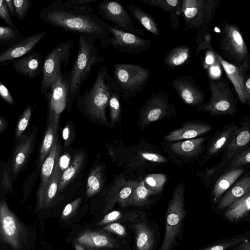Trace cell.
Returning a JSON list of instances; mask_svg holds the SVG:
<instances>
[{
  "instance_id": "cell-1",
  "label": "cell",
  "mask_w": 250,
  "mask_h": 250,
  "mask_svg": "<svg viewBox=\"0 0 250 250\" xmlns=\"http://www.w3.org/2000/svg\"><path fill=\"white\" fill-rule=\"evenodd\" d=\"M40 17L50 25L101 42L110 35L109 24L94 13L91 5L79 7L56 0L42 9Z\"/></svg>"
},
{
  "instance_id": "cell-2",
  "label": "cell",
  "mask_w": 250,
  "mask_h": 250,
  "mask_svg": "<svg viewBox=\"0 0 250 250\" xmlns=\"http://www.w3.org/2000/svg\"><path fill=\"white\" fill-rule=\"evenodd\" d=\"M95 41L90 38L78 36L77 56L68 75L69 94L67 105L68 106L71 105L80 93L93 66L105 60L104 57L100 55Z\"/></svg>"
},
{
  "instance_id": "cell-3",
  "label": "cell",
  "mask_w": 250,
  "mask_h": 250,
  "mask_svg": "<svg viewBox=\"0 0 250 250\" xmlns=\"http://www.w3.org/2000/svg\"><path fill=\"white\" fill-rule=\"evenodd\" d=\"M115 86L107 68L103 65L100 68L92 86L88 89L86 88L83 93L77 97V103L80 108L91 118L105 122V109Z\"/></svg>"
},
{
  "instance_id": "cell-4",
  "label": "cell",
  "mask_w": 250,
  "mask_h": 250,
  "mask_svg": "<svg viewBox=\"0 0 250 250\" xmlns=\"http://www.w3.org/2000/svg\"><path fill=\"white\" fill-rule=\"evenodd\" d=\"M112 78L125 101L143 91L150 70L137 64L118 63L113 65Z\"/></svg>"
},
{
  "instance_id": "cell-5",
  "label": "cell",
  "mask_w": 250,
  "mask_h": 250,
  "mask_svg": "<svg viewBox=\"0 0 250 250\" xmlns=\"http://www.w3.org/2000/svg\"><path fill=\"white\" fill-rule=\"evenodd\" d=\"M208 84L211 93L210 99L208 102L197 106V110L213 116L235 114L238 111L237 100L234 96L229 81L225 79L210 80Z\"/></svg>"
},
{
  "instance_id": "cell-6",
  "label": "cell",
  "mask_w": 250,
  "mask_h": 250,
  "mask_svg": "<svg viewBox=\"0 0 250 250\" xmlns=\"http://www.w3.org/2000/svg\"><path fill=\"white\" fill-rule=\"evenodd\" d=\"M218 48L221 56L229 62L243 66L250 55L247 46L237 26L232 23L224 22L220 26Z\"/></svg>"
},
{
  "instance_id": "cell-7",
  "label": "cell",
  "mask_w": 250,
  "mask_h": 250,
  "mask_svg": "<svg viewBox=\"0 0 250 250\" xmlns=\"http://www.w3.org/2000/svg\"><path fill=\"white\" fill-rule=\"evenodd\" d=\"M184 182L178 184L174 190L169 201L166 216L165 233L160 250H170L180 232L186 215Z\"/></svg>"
},
{
  "instance_id": "cell-8",
  "label": "cell",
  "mask_w": 250,
  "mask_h": 250,
  "mask_svg": "<svg viewBox=\"0 0 250 250\" xmlns=\"http://www.w3.org/2000/svg\"><path fill=\"white\" fill-rule=\"evenodd\" d=\"M73 42L67 40L56 45L45 58L42 63L41 92L45 94L58 73L67 64L72 51Z\"/></svg>"
},
{
  "instance_id": "cell-9",
  "label": "cell",
  "mask_w": 250,
  "mask_h": 250,
  "mask_svg": "<svg viewBox=\"0 0 250 250\" xmlns=\"http://www.w3.org/2000/svg\"><path fill=\"white\" fill-rule=\"evenodd\" d=\"M221 0H182V14L186 29L208 26Z\"/></svg>"
},
{
  "instance_id": "cell-10",
  "label": "cell",
  "mask_w": 250,
  "mask_h": 250,
  "mask_svg": "<svg viewBox=\"0 0 250 250\" xmlns=\"http://www.w3.org/2000/svg\"><path fill=\"white\" fill-rule=\"evenodd\" d=\"M27 229L4 201L0 202V239L13 249H22L26 242Z\"/></svg>"
},
{
  "instance_id": "cell-11",
  "label": "cell",
  "mask_w": 250,
  "mask_h": 250,
  "mask_svg": "<svg viewBox=\"0 0 250 250\" xmlns=\"http://www.w3.org/2000/svg\"><path fill=\"white\" fill-rule=\"evenodd\" d=\"M108 28L109 36L101 42L103 48L111 46L120 52L133 55L148 50L151 45L150 39L121 30L113 25L109 24Z\"/></svg>"
},
{
  "instance_id": "cell-12",
  "label": "cell",
  "mask_w": 250,
  "mask_h": 250,
  "mask_svg": "<svg viewBox=\"0 0 250 250\" xmlns=\"http://www.w3.org/2000/svg\"><path fill=\"white\" fill-rule=\"evenodd\" d=\"M97 13L121 30L145 36L143 29L136 28L130 14L120 2L110 0L102 1L98 4Z\"/></svg>"
},
{
  "instance_id": "cell-13",
  "label": "cell",
  "mask_w": 250,
  "mask_h": 250,
  "mask_svg": "<svg viewBox=\"0 0 250 250\" xmlns=\"http://www.w3.org/2000/svg\"><path fill=\"white\" fill-rule=\"evenodd\" d=\"M175 113L176 109L169 101L167 95L160 91L153 93L146 101L140 111V120L141 125L146 126Z\"/></svg>"
},
{
  "instance_id": "cell-14",
  "label": "cell",
  "mask_w": 250,
  "mask_h": 250,
  "mask_svg": "<svg viewBox=\"0 0 250 250\" xmlns=\"http://www.w3.org/2000/svg\"><path fill=\"white\" fill-rule=\"evenodd\" d=\"M68 94V75L65 72L60 71L45 94L48 102V113L59 118L67 105Z\"/></svg>"
},
{
  "instance_id": "cell-15",
  "label": "cell",
  "mask_w": 250,
  "mask_h": 250,
  "mask_svg": "<svg viewBox=\"0 0 250 250\" xmlns=\"http://www.w3.org/2000/svg\"><path fill=\"white\" fill-rule=\"evenodd\" d=\"M171 85L187 104L197 107L204 104L205 96L192 77L179 75L173 80Z\"/></svg>"
},
{
  "instance_id": "cell-16",
  "label": "cell",
  "mask_w": 250,
  "mask_h": 250,
  "mask_svg": "<svg viewBox=\"0 0 250 250\" xmlns=\"http://www.w3.org/2000/svg\"><path fill=\"white\" fill-rule=\"evenodd\" d=\"M46 35L45 31L32 34L13 43L0 53V64L28 54Z\"/></svg>"
},
{
  "instance_id": "cell-17",
  "label": "cell",
  "mask_w": 250,
  "mask_h": 250,
  "mask_svg": "<svg viewBox=\"0 0 250 250\" xmlns=\"http://www.w3.org/2000/svg\"><path fill=\"white\" fill-rule=\"evenodd\" d=\"M250 118L247 116L244 117L240 126L226 148L225 153L218 164L221 167L228 165L235 155L250 146Z\"/></svg>"
},
{
  "instance_id": "cell-18",
  "label": "cell",
  "mask_w": 250,
  "mask_h": 250,
  "mask_svg": "<svg viewBox=\"0 0 250 250\" xmlns=\"http://www.w3.org/2000/svg\"><path fill=\"white\" fill-rule=\"evenodd\" d=\"M212 129V126L205 121H191L182 124L181 127L166 135L164 139L168 142L197 138Z\"/></svg>"
},
{
  "instance_id": "cell-19",
  "label": "cell",
  "mask_w": 250,
  "mask_h": 250,
  "mask_svg": "<svg viewBox=\"0 0 250 250\" xmlns=\"http://www.w3.org/2000/svg\"><path fill=\"white\" fill-rule=\"evenodd\" d=\"M239 128L234 123L225 126L222 130L214 134L208 145L205 155L202 157L201 163L204 164L226 149Z\"/></svg>"
},
{
  "instance_id": "cell-20",
  "label": "cell",
  "mask_w": 250,
  "mask_h": 250,
  "mask_svg": "<svg viewBox=\"0 0 250 250\" xmlns=\"http://www.w3.org/2000/svg\"><path fill=\"white\" fill-rule=\"evenodd\" d=\"M216 58L232 83L240 102L246 104L244 81L246 75L243 66L234 65L224 59L216 52Z\"/></svg>"
},
{
  "instance_id": "cell-21",
  "label": "cell",
  "mask_w": 250,
  "mask_h": 250,
  "mask_svg": "<svg viewBox=\"0 0 250 250\" xmlns=\"http://www.w3.org/2000/svg\"><path fill=\"white\" fill-rule=\"evenodd\" d=\"M42 54L33 52L14 61L12 67L17 72L34 78L42 72Z\"/></svg>"
},
{
  "instance_id": "cell-22",
  "label": "cell",
  "mask_w": 250,
  "mask_h": 250,
  "mask_svg": "<svg viewBox=\"0 0 250 250\" xmlns=\"http://www.w3.org/2000/svg\"><path fill=\"white\" fill-rule=\"evenodd\" d=\"M77 242L83 247L88 248H116L119 245L113 238L102 232L88 230L80 234Z\"/></svg>"
},
{
  "instance_id": "cell-23",
  "label": "cell",
  "mask_w": 250,
  "mask_h": 250,
  "mask_svg": "<svg viewBox=\"0 0 250 250\" xmlns=\"http://www.w3.org/2000/svg\"><path fill=\"white\" fill-rule=\"evenodd\" d=\"M208 138L207 136L201 137L173 142L168 145V147L180 156L187 158L196 157L203 151Z\"/></svg>"
},
{
  "instance_id": "cell-24",
  "label": "cell",
  "mask_w": 250,
  "mask_h": 250,
  "mask_svg": "<svg viewBox=\"0 0 250 250\" xmlns=\"http://www.w3.org/2000/svg\"><path fill=\"white\" fill-rule=\"evenodd\" d=\"M56 161L53 171L41 197L37 200L36 208L39 211L48 208L55 199L59 189L62 172Z\"/></svg>"
},
{
  "instance_id": "cell-25",
  "label": "cell",
  "mask_w": 250,
  "mask_h": 250,
  "mask_svg": "<svg viewBox=\"0 0 250 250\" xmlns=\"http://www.w3.org/2000/svg\"><path fill=\"white\" fill-rule=\"evenodd\" d=\"M223 196L218 204V208L224 209L229 207L236 201L250 192V174L245 175L235 182Z\"/></svg>"
},
{
  "instance_id": "cell-26",
  "label": "cell",
  "mask_w": 250,
  "mask_h": 250,
  "mask_svg": "<svg viewBox=\"0 0 250 250\" xmlns=\"http://www.w3.org/2000/svg\"><path fill=\"white\" fill-rule=\"evenodd\" d=\"M37 130L22 138L14 152L12 169L17 174L27 161L31 152Z\"/></svg>"
},
{
  "instance_id": "cell-27",
  "label": "cell",
  "mask_w": 250,
  "mask_h": 250,
  "mask_svg": "<svg viewBox=\"0 0 250 250\" xmlns=\"http://www.w3.org/2000/svg\"><path fill=\"white\" fill-rule=\"evenodd\" d=\"M141 2L159 8L168 12L170 15V26L173 29H176L179 26V17L182 14L181 0H139Z\"/></svg>"
},
{
  "instance_id": "cell-28",
  "label": "cell",
  "mask_w": 250,
  "mask_h": 250,
  "mask_svg": "<svg viewBox=\"0 0 250 250\" xmlns=\"http://www.w3.org/2000/svg\"><path fill=\"white\" fill-rule=\"evenodd\" d=\"M59 119V118L55 115L48 113L47 127L40 149L39 161V167L42 166L54 143L58 141L57 130Z\"/></svg>"
},
{
  "instance_id": "cell-29",
  "label": "cell",
  "mask_w": 250,
  "mask_h": 250,
  "mask_svg": "<svg viewBox=\"0 0 250 250\" xmlns=\"http://www.w3.org/2000/svg\"><path fill=\"white\" fill-rule=\"evenodd\" d=\"M60 151V146L56 141L42 165L41 182L37 192V200H38L41 197L47 183L51 176L56 162L59 158Z\"/></svg>"
},
{
  "instance_id": "cell-30",
  "label": "cell",
  "mask_w": 250,
  "mask_h": 250,
  "mask_svg": "<svg viewBox=\"0 0 250 250\" xmlns=\"http://www.w3.org/2000/svg\"><path fill=\"white\" fill-rule=\"evenodd\" d=\"M127 8L134 19L148 31L155 36L160 34L158 24L151 15L133 3L128 4Z\"/></svg>"
},
{
  "instance_id": "cell-31",
  "label": "cell",
  "mask_w": 250,
  "mask_h": 250,
  "mask_svg": "<svg viewBox=\"0 0 250 250\" xmlns=\"http://www.w3.org/2000/svg\"><path fill=\"white\" fill-rule=\"evenodd\" d=\"M242 167L226 171L217 180L213 189V198L216 202L238 179L244 172Z\"/></svg>"
},
{
  "instance_id": "cell-32",
  "label": "cell",
  "mask_w": 250,
  "mask_h": 250,
  "mask_svg": "<svg viewBox=\"0 0 250 250\" xmlns=\"http://www.w3.org/2000/svg\"><path fill=\"white\" fill-rule=\"evenodd\" d=\"M190 48L187 45H180L169 50L164 58V64L169 69L181 66L190 58Z\"/></svg>"
},
{
  "instance_id": "cell-33",
  "label": "cell",
  "mask_w": 250,
  "mask_h": 250,
  "mask_svg": "<svg viewBox=\"0 0 250 250\" xmlns=\"http://www.w3.org/2000/svg\"><path fill=\"white\" fill-rule=\"evenodd\" d=\"M135 232L137 250H152L154 243V233L145 222L133 225Z\"/></svg>"
},
{
  "instance_id": "cell-34",
  "label": "cell",
  "mask_w": 250,
  "mask_h": 250,
  "mask_svg": "<svg viewBox=\"0 0 250 250\" xmlns=\"http://www.w3.org/2000/svg\"><path fill=\"white\" fill-rule=\"evenodd\" d=\"M250 208V192H249L229 206L226 216L231 221H236L246 215Z\"/></svg>"
},
{
  "instance_id": "cell-35",
  "label": "cell",
  "mask_w": 250,
  "mask_h": 250,
  "mask_svg": "<svg viewBox=\"0 0 250 250\" xmlns=\"http://www.w3.org/2000/svg\"><path fill=\"white\" fill-rule=\"evenodd\" d=\"M83 160L84 155L83 153H77L74 156L72 163L62 174L59 191L62 190L73 179L82 167Z\"/></svg>"
},
{
  "instance_id": "cell-36",
  "label": "cell",
  "mask_w": 250,
  "mask_h": 250,
  "mask_svg": "<svg viewBox=\"0 0 250 250\" xmlns=\"http://www.w3.org/2000/svg\"><path fill=\"white\" fill-rule=\"evenodd\" d=\"M154 195L153 192L146 188L143 180L132 191L126 202V207L129 205L142 206L146 205L150 196Z\"/></svg>"
},
{
  "instance_id": "cell-37",
  "label": "cell",
  "mask_w": 250,
  "mask_h": 250,
  "mask_svg": "<svg viewBox=\"0 0 250 250\" xmlns=\"http://www.w3.org/2000/svg\"><path fill=\"white\" fill-rule=\"evenodd\" d=\"M100 166L95 167L90 172L87 180L86 187V195L91 197L97 194L102 186V170Z\"/></svg>"
},
{
  "instance_id": "cell-38",
  "label": "cell",
  "mask_w": 250,
  "mask_h": 250,
  "mask_svg": "<svg viewBox=\"0 0 250 250\" xmlns=\"http://www.w3.org/2000/svg\"><path fill=\"white\" fill-rule=\"evenodd\" d=\"M167 179V176L164 174L152 173L147 175L143 181L146 188L156 194L163 190Z\"/></svg>"
},
{
  "instance_id": "cell-39",
  "label": "cell",
  "mask_w": 250,
  "mask_h": 250,
  "mask_svg": "<svg viewBox=\"0 0 250 250\" xmlns=\"http://www.w3.org/2000/svg\"><path fill=\"white\" fill-rule=\"evenodd\" d=\"M21 38L16 26H0V47L14 43Z\"/></svg>"
},
{
  "instance_id": "cell-40",
  "label": "cell",
  "mask_w": 250,
  "mask_h": 250,
  "mask_svg": "<svg viewBox=\"0 0 250 250\" xmlns=\"http://www.w3.org/2000/svg\"><path fill=\"white\" fill-rule=\"evenodd\" d=\"M120 93L116 86L113 89L108 105L110 110V117L112 123L119 120L121 114Z\"/></svg>"
},
{
  "instance_id": "cell-41",
  "label": "cell",
  "mask_w": 250,
  "mask_h": 250,
  "mask_svg": "<svg viewBox=\"0 0 250 250\" xmlns=\"http://www.w3.org/2000/svg\"><path fill=\"white\" fill-rule=\"evenodd\" d=\"M139 182L138 180L125 181L119 189L115 203L118 202L122 207H125L127 199Z\"/></svg>"
},
{
  "instance_id": "cell-42",
  "label": "cell",
  "mask_w": 250,
  "mask_h": 250,
  "mask_svg": "<svg viewBox=\"0 0 250 250\" xmlns=\"http://www.w3.org/2000/svg\"><path fill=\"white\" fill-rule=\"evenodd\" d=\"M197 46L196 49V56L201 50H210L213 49L211 46V35L209 33L208 26L200 29L196 40Z\"/></svg>"
},
{
  "instance_id": "cell-43",
  "label": "cell",
  "mask_w": 250,
  "mask_h": 250,
  "mask_svg": "<svg viewBox=\"0 0 250 250\" xmlns=\"http://www.w3.org/2000/svg\"><path fill=\"white\" fill-rule=\"evenodd\" d=\"M250 147H248L241 152L235 155L227 165L226 171H229L242 166L250 164Z\"/></svg>"
},
{
  "instance_id": "cell-44",
  "label": "cell",
  "mask_w": 250,
  "mask_h": 250,
  "mask_svg": "<svg viewBox=\"0 0 250 250\" xmlns=\"http://www.w3.org/2000/svg\"><path fill=\"white\" fill-rule=\"evenodd\" d=\"M125 181V180L124 177H119L111 187L106 197V203L104 211V213L111 209L114 206L115 198L120 188Z\"/></svg>"
},
{
  "instance_id": "cell-45",
  "label": "cell",
  "mask_w": 250,
  "mask_h": 250,
  "mask_svg": "<svg viewBox=\"0 0 250 250\" xmlns=\"http://www.w3.org/2000/svg\"><path fill=\"white\" fill-rule=\"evenodd\" d=\"M32 114V106L28 105L24 109L18 123L16 136L17 138L21 137L28 126Z\"/></svg>"
},
{
  "instance_id": "cell-46",
  "label": "cell",
  "mask_w": 250,
  "mask_h": 250,
  "mask_svg": "<svg viewBox=\"0 0 250 250\" xmlns=\"http://www.w3.org/2000/svg\"><path fill=\"white\" fill-rule=\"evenodd\" d=\"M15 13L19 20H23L27 16L29 9L31 6L30 0H13Z\"/></svg>"
},
{
  "instance_id": "cell-47",
  "label": "cell",
  "mask_w": 250,
  "mask_h": 250,
  "mask_svg": "<svg viewBox=\"0 0 250 250\" xmlns=\"http://www.w3.org/2000/svg\"><path fill=\"white\" fill-rule=\"evenodd\" d=\"M82 201V197H79L71 203L68 204L63 208L61 219L63 220L70 218L78 208Z\"/></svg>"
},
{
  "instance_id": "cell-48",
  "label": "cell",
  "mask_w": 250,
  "mask_h": 250,
  "mask_svg": "<svg viewBox=\"0 0 250 250\" xmlns=\"http://www.w3.org/2000/svg\"><path fill=\"white\" fill-rule=\"evenodd\" d=\"M103 229L108 232H112L119 236L124 237L126 235L125 227L119 223L113 222L106 225Z\"/></svg>"
},
{
  "instance_id": "cell-49",
  "label": "cell",
  "mask_w": 250,
  "mask_h": 250,
  "mask_svg": "<svg viewBox=\"0 0 250 250\" xmlns=\"http://www.w3.org/2000/svg\"><path fill=\"white\" fill-rule=\"evenodd\" d=\"M122 217L121 211L114 210L106 214L103 218L98 222L97 225L103 226L114 222Z\"/></svg>"
},
{
  "instance_id": "cell-50",
  "label": "cell",
  "mask_w": 250,
  "mask_h": 250,
  "mask_svg": "<svg viewBox=\"0 0 250 250\" xmlns=\"http://www.w3.org/2000/svg\"><path fill=\"white\" fill-rule=\"evenodd\" d=\"M242 238H235L228 242L219 243L201 250H225L239 242H242Z\"/></svg>"
},
{
  "instance_id": "cell-51",
  "label": "cell",
  "mask_w": 250,
  "mask_h": 250,
  "mask_svg": "<svg viewBox=\"0 0 250 250\" xmlns=\"http://www.w3.org/2000/svg\"><path fill=\"white\" fill-rule=\"evenodd\" d=\"M0 20L9 26H15L10 17L4 0H0Z\"/></svg>"
},
{
  "instance_id": "cell-52",
  "label": "cell",
  "mask_w": 250,
  "mask_h": 250,
  "mask_svg": "<svg viewBox=\"0 0 250 250\" xmlns=\"http://www.w3.org/2000/svg\"><path fill=\"white\" fill-rule=\"evenodd\" d=\"M0 97L6 102L14 104V101L12 96L6 86L0 81Z\"/></svg>"
},
{
  "instance_id": "cell-53",
  "label": "cell",
  "mask_w": 250,
  "mask_h": 250,
  "mask_svg": "<svg viewBox=\"0 0 250 250\" xmlns=\"http://www.w3.org/2000/svg\"><path fill=\"white\" fill-rule=\"evenodd\" d=\"M96 1L97 0H67L65 2L74 6L83 7L90 6L92 3Z\"/></svg>"
},
{
  "instance_id": "cell-54",
  "label": "cell",
  "mask_w": 250,
  "mask_h": 250,
  "mask_svg": "<svg viewBox=\"0 0 250 250\" xmlns=\"http://www.w3.org/2000/svg\"><path fill=\"white\" fill-rule=\"evenodd\" d=\"M244 90L246 98V104L248 106L250 104V76L249 74H247L244 81Z\"/></svg>"
},
{
  "instance_id": "cell-55",
  "label": "cell",
  "mask_w": 250,
  "mask_h": 250,
  "mask_svg": "<svg viewBox=\"0 0 250 250\" xmlns=\"http://www.w3.org/2000/svg\"><path fill=\"white\" fill-rule=\"evenodd\" d=\"M70 161V157L67 154H65L61 156L60 158L58 160V164L62 171V173L64 170H65L69 166Z\"/></svg>"
},
{
  "instance_id": "cell-56",
  "label": "cell",
  "mask_w": 250,
  "mask_h": 250,
  "mask_svg": "<svg viewBox=\"0 0 250 250\" xmlns=\"http://www.w3.org/2000/svg\"><path fill=\"white\" fill-rule=\"evenodd\" d=\"M2 184L7 188L11 189V184L10 177L7 171H5L2 175Z\"/></svg>"
},
{
  "instance_id": "cell-57",
  "label": "cell",
  "mask_w": 250,
  "mask_h": 250,
  "mask_svg": "<svg viewBox=\"0 0 250 250\" xmlns=\"http://www.w3.org/2000/svg\"><path fill=\"white\" fill-rule=\"evenodd\" d=\"M4 1L9 14H11L12 16H15V9L13 0H4Z\"/></svg>"
},
{
  "instance_id": "cell-58",
  "label": "cell",
  "mask_w": 250,
  "mask_h": 250,
  "mask_svg": "<svg viewBox=\"0 0 250 250\" xmlns=\"http://www.w3.org/2000/svg\"><path fill=\"white\" fill-rule=\"evenodd\" d=\"M69 136V128L68 125H66L62 131V137L63 139L67 142Z\"/></svg>"
},
{
  "instance_id": "cell-59",
  "label": "cell",
  "mask_w": 250,
  "mask_h": 250,
  "mask_svg": "<svg viewBox=\"0 0 250 250\" xmlns=\"http://www.w3.org/2000/svg\"><path fill=\"white\" fill-rule=\"evenodd\" d=\"M245 239L243 243L234 250H246V241Z\"/></svg>"
},
{
  "instance_id": "cell-60",
  "label": "cell",
  "mask_w": 250,
  "mask_h": 250,
  "mask_svg": "<svg viewBox=\"0 0 250 250\" xmlns=\"http://www.w3.org/2000/svg\"><path fill=\"white\" fill-rule=\"evenodd\" d=\"M75 250H85L83 246L77 243L75 244Z\"/></svg>"
},
{
  "instance_id": "cell-61",
  "label": "cell",
  "mask_w": 250,
  "mask_h": 250,
  "mask_svg": "<svg viewBox=\"0 0 250 250\" xmlns=\"http://www.w3.org/2000/svg\"><path fill=\"white\" fill-rule=\"evenodd\" d=\"M246 241V250H250V243L248 240L245 239Z\"/></svg>"
},
{
  "instance_id": "cell-62",
  "label": "cell",
  "mask_w": 250,
  "mask_h": 250,
  "mask_svg": "<svg viewBox=\"0 0 250 250\" xmlns=\"http://www.w3.org/2000/svg\"><path fill=\"white\" fill-rule=\"evenodd\" d=\"M86 250H99L95 249H91V248H88V249H87Z\"/></svg>"
},
{
  "instance_id": "cell-63",
  "label": "cell",
  "mask_w": 250,
  "mask_h": 250,
  "mask_svg": "<svg viewBox=\"0 0 250 250\" xmlns=\"http://www.w3.org/2000/svg\"><path fill=\"white\" fill-rule=\"evenodd\" d=\"M1 123V120H0V127Z\"/></svg>"
}]
</instances>
